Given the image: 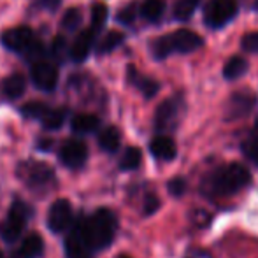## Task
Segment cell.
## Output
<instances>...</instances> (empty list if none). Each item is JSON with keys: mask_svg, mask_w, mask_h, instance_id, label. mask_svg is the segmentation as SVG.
I'll return each instance as SVG.
<instances>
[{"mask_svg": "<svg viewBox=\"0 0 258 258\" xmlns=\"http://www.w3.org/2000/svg\"><path fill=\"white\" fill-rule=\"evenodd\" d=\"M97 141H99V148L105 153H116L121 144V132L118 130V126L109 125L100 130Z\"/></svg>", "mask_w": 258, "mask_h": 258, "instance_id": "cell-20", "label": "cell"}, {"mask_svg": "<svg viewBox=\"0 0 258 258\" xmlns=\"http://www.w3.org/2000/svg\"><path fill=\"white\" fill-rule=\"evenodd\" d=\"M34 207L21 199H14L4 220H0V239L6 244H14L23 239V232L34 216Z\"/></svg>", "mask_w": 258, "mask_h": 258, "instance_id": "cell-5", "label": "cell"}, {"mask_svg": "<svg viewBox=\"0 0 258 258\" xmlns=\"http://www.w3.org/2000/svg\"><path fill=\"white\" fill-rule=\"evenodd\" d=\"M27 90V79L20 72H13V74L6 76L0 83V93H2L4 99L7 100H16Z\"/></svg>", "mask_w": 258, "mask_h": 258, "instance_id": "cell-17", "label": "cell"}, {"mask_svg": "<svg viewBox=\"0 0 258 258\" xmlns=\"http://www.w3.org/2000/svg\"><path fill=\"white\" fill-rule=\"evenodd\" d=\"M49 111V105L41 102V100H30L20 107V112L27 119H42L44 114Z\"/></svg>", "mask_w": 258, "mask_h": 258, "instance_id": "cell-27", "label": "cell"}, {"mask_svg": "<svg viewBox=\"0 0 258 258\" xmlns=\"http://www.w3.org/2000/svg\"><path fill=\"white\" fill-rule=\"evenodd\" d=\"M143 163V151L136 146H128L119 158V170H136Z\"/></svg>", "mask_w": 258, "mask_h": 258, "instance_id": "cell-22", "label": "cell"}, {"mask_svg": "<svg viewBox=\"0 0 258 258\" xmlns=\"http://www.w3.org/2000/svg\"><path fill=\"white\" fill-rule=\"evenodd\" d=\"M118 214L109 207H99L92 214H83V230L93 253L107 249L118 234Z\"/></svg>", "mask_w": 258, "mask_h": 258, "instance_id": "cell-2", "label": "cell"}, {"mask_svg": "<svg viewBox=\"0 0 258 258\" xmlns=\"http://www.w3.org/2000/svg\"><path fill=\"white\" fill-rule=\"evenodd\" d=\"M239 13L237 0H209L204 7V23L209 28H223Z\"/></svg>", "mask_w": 258, "mask_h": 258, "instance_id": "cell-8", "label": "cell"}, {"mask_svg": "<svg viewBox=\"0 0 258 258\" xmlns=\"http://www.w3.org/2000/svg\"><path fill=\"white\" fill-rule=\"evenodd\" d=\"M246 71H248V61L242 56H232L223 67V78L227 81H234L242 74H246Z\"/></svg>", "mask_w": 258, "mask_h": 258, "instance_id": "cell-21", "label": "cell"}, {"mask_svg": "<svg viewBox=\"0 0 258 258\" xmlns=\"http://www.w3.org/2000/svg\"><path fill=\"white\" fill-rule=\"evenodd\" d=\"M16 177L35 195H48L58 184L56 170L41 160L27 158L16 165Z\"/></svg>", "mask_w": 258, "mask_h": 258, "instance_id": "cell-3", "label": "cell"}, {"mask_svg": "<svg viewBox=\"0 0 258 258\" xmlns=\"http://www.w3.org/2000/svg\"><path fill=\"white\" fill-rule=\"evenodd\" d=\"M136 16H137V4L130 2V4H126L121 11H119L118 16H116V20H118L119 23H123V25H130V23H134Z\"/></svg>", "mask_w": 258, "mask_h": 258, "instance_id": "cell-32", "label": "cell"}, {"mask_svg": "<svg viewBox=\"0 0 258 258\" xmlns=\"http://www.w3.org/2000/svg\"><path fill=\"white\" fill-rule=\"evenodd\" d=\"M241 48L248 53H258V32H249L242 37Z\"/></svg>", "mask_w": 258, "mask_h": 258, "instance_id": "cell-35", "label": "cell"}, {"mask_svg": "<svg viewBox=\"0 0 258 258\" xmlns=\"http://www.w3.org/2000/svg\"><path fill=\"white\" fill-rule=\"evenodd\" d=\"M58 67L51 61H35L30 69V79L34 86L42 92H53L58 85Z\"/></svg>", "mask_w": 258, "mask_h": 258, "instance_id": "cell-12", "label": "cell"}, {"mask_svg": "<svg viewBox=\"0 0 258 258\" xmlns=\"http://www.w3.org/2000/svg\"><path fill=\"white\" fill-rule=\"evenodd\" d=\"M100 126V118L92 112H79L72 116L71 119V130L79 136H88V134L97 132Z\"/></svg>", "mask_w": 258, "mask_h": 258, "instance_id": "cell-19", "label": "cell"}, {"mask_svg": "<svg viewBox=\"0 0 258 258\" xmlns=\"http://www.w3.org/2000/svg\"><path fill=\"white\" fill-rule=\"evenodd\" d=\"M160 209V199L155 194H146L143 201V214L144 216H151Z\"/></svg>", "mask_w": 258, "mask_h": 258, "instance_id": "cell-33", "label": "cell"}, {"mask_svg": "<svg viewBox=\"0 0 258 258\" xmlns=\"http://www.w3.org/2000/svg\"><path fill=\"white\" fill-rule=\"evenodd\" d=\"M53 141L51 139H41V141H37V150L39 151H46V153H48V151H51L53 150Z\"/></svg>", "mask_w": 258, "mask_h": 258, "instance_id": "cell-37", "label": "cell"}, {"mask_svg": "<svg viewBox=\"0 0 258 258\" xmlns=\"http://www.w3.org/2000/svg\"><path fill=\"white\" fill-rule=\"evenodd\" d=\"M150 151L156 160H163V162H170L176 158L177 146L174 143L172 137L169 136H156L150 143Z\"/></svg>", "mask_w": 258, "mask_h": 258, "instance_id": "cell-18", "label": "cell"}, {"mask_svg": "<svg viewBox=\"0 0 258 258\" xmlns=\"http://www.w3.org/2000/svg\"><path fill=\"white\" fill-rule=\"evenodd\" d=\"M126 79H128L130 85H132L134 88L139 90L146 99H153L160 90V85L155 81V79L144 76L143 72L137 71L134 65H128V67H126Z\"/></svg>", "mask_w": 258, "mask_h": 258, "instance_id": "cell-15", "label": "cell"}, {"mask_svg": "<svg viewBox=\"0 0 258 258\" xmlns=\"http://www.w3.org/2000/svg\"><path fill=\"white\" fill-rule=\"evenodd\" d=\"M63 251H65V258H92L95 255L85 237V230H83V213L76 216L74 225H72L71 230L65 234Z\"/></svg>", "mask_w": 258, "mask_h": 258, "instance_id": "cell-9", "label": "cell"}, {"mask_svg": "<svg viewBox=\"0 0 258 258\" xmlns=\"http://www.w3.org/2000/svg\"><path fill=\"white\" fill-rule=\"evenodd\" d=\"M241 148H242V153L248 156L255 165H258V119L255 121V125H253V128L249 130L248 137L244 139Z\"/></svg>", "mask_w": 258, "mask_h": 258, "instance_id": "cell-25", "label": "cell"}, {"mask_svg": "<svg viewBox=\"0 0 258 258\" xmlns=\"http://www.w3.org/2000/svg\"><path fill=\"white\" fill-rule=\"evenodd\" d=\"M76 216L72 202L69 199H56L48 209L46 214V225L51 234H67L74 225Z\"/></svg>", "mask_w": 258, "mask_h": 258, "instance_id": "cell-6", "label": "cell"}, {"mask_svg": "<svg viewBox=\"0 0 258 258\" xmlns=\"http://www.w3.org/2000/svg\"><path fill=\"white\" fill-rule=\"evenodd\" d=\"M61 0H35V7L39 9H46V11H54L60 6Z\"/></svg>", "mask_w": 258, "mask_h": 258, "instance_id": "cell-36", "label": "cell"}, {"mask_svg": "<svg viewBox=\"0 0 258 258\" xmlns=\"http://www.w3.org/2000/svg\"><path fill=\"white\" fill-rule=\"evenodd\" d=\"M251 181V174L242 163L232 162L214 169L202 181V190L207 197H228L242 188H246Z\"/></svg>", "mask_w": 258, "mask_h": 258, "instance_id": "cell-1", "label": "cell"}, {"mask_svg": "<svg viewBox=\"0 0 258 258\" xmlns=\"http://www.w3.org/2000/svg\"><path fill=\"white\" fill-rule=\"evenodd\" d=\"M65 119H67V109L65 107H54V109L49 107V111L44 114V118L41 119V123L46 130H58L63 126Z\"/></svg>", "mask_w": 258, "mask_h": 258, "instance_id": "cell-24", "label": "cell"}, {"mask_svg": "<svg viewBox=\"0 0 258 258\" xmlns=\"http://www.w3.org/2000/svg\"><path fill=\"white\" fill-rule=\"evenodd\" d=\"M88 146L83 139H67L58 150V160L63 167L71 170H79L88 162Z\"/></svg>", "mask_w": 258, "mask_h": 258, "instance_id": "cell-11", "label": "cell"}, {"mask_svg": "<svg viewBox=\"0 0 258 258\" xmlns=\"http://www.w3.org/2000/svg\"><path fill=\"white\" fill-rule=\"evenodd\" d=\"M123 41H125V35H123L121 32H118V30L107 32V34H105L104 37L100 39L99 46H97V53H99V54H107V53H111L112 49L118 48V46L121 44Z\"/></svg>", "mask_w": 258, "mask_h": 258, "instance_id": "cell-26", "label": "cell"}, {"mask_svg": "<svg viewBox=\"0 0 258 258\" xmlns=\"http://www.w3.org/2000/svg\"><path fill=\"white\" fill-rule=\"evenodd\" d=\"M201 0H177L174 4V18L179 21H186L194 16V13L197 11Z\"/></svg>", "mask_w": 258, "mask_h": 258, "instance_id": "cell-28", "label": "cell"}, {"mask_svg": "<svg viewBox=\"0 0 258 258\" xmlns=\"http://www.w3.org/2000/svg\"><path fill=\"white\" fill-rule=\"evenodd\" d=\"M163 11H165V2L163 0H144L141 4L139 13L144 20L153 23V21H158L163 16Z\"/></svg>", "mask_w": 258, "mask_h": 258, "instance_id": "cell-23", "label": "cell"}, {"mask_svg": "<svg viewBox=\"0 0 258 258\" xmlns=\"http://www.w3.org/2000/svg\"><path fill=\"white\" fill-rule=\"evenodd\" d=\"M202 46V39L197 32L188 30V28H179L172 34L156 37L151 42V53L155 58L163 60L172 53H191Z\"/></svg>", "mask_w": 258, "mask_h": 258, "instance_id": "cell-4", "label": "cell"}, {"mask_svg": "<svg viewBox=\"0 0 258 258\" xmlns=\"http://www.w3.org/2000/svg\"><path fill=\"white\" fill-rule=\"evenodd\" d=\"M167 190L172 197H181V195L186 191V181L183 177H172V179L167 183Z\"/></svg>", "mask_w": 258, "mask_h": 258, "instance_id": "cell-34", "label": "cell"}, {"mask_svg": "<svg viewBox=\"0 0 258 258\" xmlns=\"http://www.w3.org/2000/svg\"><path fill=\"white\" fill-rule=\"evenodd\" d=\"M0 258H6V256H4V253H2V249H0Z\"/></svg>", "mask_w": 258, "mask_h": 258, "instance_id": "cell-40", "label": "cell"}, {"mask_svg": "<svg viewBox=\"0 0 258 258\" xmlns=\"http://www.w3.org/2000/svg\"><path fill=\"white\" fill-rule=\"evenodd\" d=\"M255 9L258 11V0H256V4H255Z\"/></svg>", "mask_w": 258, "mask_h": 258, "instance_id": "cell-41", "label": "cell"}, {"mask_svg": "<svg viewBox=\"0 0 258 258\" xmlns=\"http://www.w3.org/2000/svg\"><path fill=\"white\" fill-rule=\"evenodd\" d=\"M256 104V97L253 93H246V92H237L230 97L227 105V118L228 119H237L242 116L249 114L251 109Z\"/></svg>", "mask_w": 258, "mask_h": 258, "instance_id": "cell-13", "label": "cell"}, {"mask_svg": "<svg viewBox=\"0 0 258 258\" xmlns=\"http://www.w3.org/2000/svg\"><path fill=\"white\" fill-rule=\"evenodd\" d=\"M81 21H83L81 11H79L78 7H71V9L65 11V14L61 16V27H63L65 30L72 32L81 25Z\"/></svg>", "mask_w": 258, "mask_h": 258, "instance_id": "cell-30", "label": "cell"}, {"mask_svg": "<svg viewBox=\"0 0 258 258\" xmlns=\"http://www.w3.org/2000/svg\"><path fill=\"white\" fill-rule=\"evenodd\" d=\"M46 251L44 239L37 232H30L20 241L14 258H42Z\"/></svg>", "mask_w": 258, "mask_h": 258, "instance_id": "cell-14", "label": "cell"}, {"mask_svg": "<svg viewBox=\"0 0 258 258\" xmlns=\"http://www.w3.org/2000/svg\"><path fill=\"white\" fill-rule=\"evenodd\" d=\"M39 39L35 37L34 30L27 25H20V27H14V28H9L2 34L0 37V42L6 49L13 53H18V54H27L28 51L32 49V46L37 42Z\"/></svg>", "mask_w": 258, "mask_h": 258, "instance_id": "cell-10", "label": "cell"}, {"mask_svg": "<svg viewBox=\"0 0 258 258\" xmlns=\"http://www.w3.org/2000/svg\"><path fill=\"white\" fill-rule=\"evenodd\" d=\"M93 41H95V32L92 28L88 30H83L78 37L74 39V42L71 44V49H69V58L76 63H81L88 58L90 51H92Z\"/></svg>", "mask_w": 258, "mask_h": 258, "instance_id": "cell-16", "label": "cell"}, {"mask_svg": "<svg viewBox=\"0 0 258 258\" xmlns=\"http://www.w3.org/2000/svg\"><path fill=\"white\" fill-rule=\"evenodd\" d=\"M105 21H107V6L104 2H95L92 6V30L95 34L102 30Z\"/></svg>", "mask_w": 258, "mask_h": 258, "instance_id": "cell-29", "label": "cell"}, {"mask_svg": "<svg viewBox=\"0 0 258 258\" xmlns=\"http://www.w3.org/2000/svg\"><path fill=\"white\" fill-rule=\"evenodd\" d=\"M184 111V100L183 97L176 95L170 99L163 100L156 107L155 112V128L158 132H172L181 121V114Z\"/></svg>", "mask_w": 258, "mask_h": 258, "instance_id": "cell-7", "label": "cell"}, {"mask_svg": "<svg viewBox=\"0 0 258 258\" xmlns=\"http://www.w3.org/2000/svg\"><path fill=\"white\" fill-rule=\"evenodd\" d=\"M116 258H132V256H130V255H126V253H121V255H118Z\"/></svg>", "mask_w": 258, "mask_h": 258, "instance_id": "cell-39", "label": "cell"}, {"mask_svg": "<svg viewBox=\"0 0 258 258\" xmlns=\"http://www.w3.org/2000/svg\"><path fill=\"white\" fill-rule=\"evenodd\" d=\"M69 46H67V41H65V37L63 35H56V37L53 39V42H51V56L53 58H56L58 61L60 60H63L65 58V54L69 53Z\"/></svg>", "mask_w": 258, "mask_h": 258, "instance_id": "cell-31", "label": "cell"}, {"mask_svg": "<svg viewBox=\"0 0 258 258\" xmlns=\"http://www.w3.org/2000/svg\"><path fill=\"white\" fill-rule=\"evenodd\" d=\"M184 258H211V255L204 249H191L190 253H186Z\"/></svg>", "mask_w": 258, "mask_h": 258, "instance_id": "cell-38", "label": "cell"}]
</instances>
